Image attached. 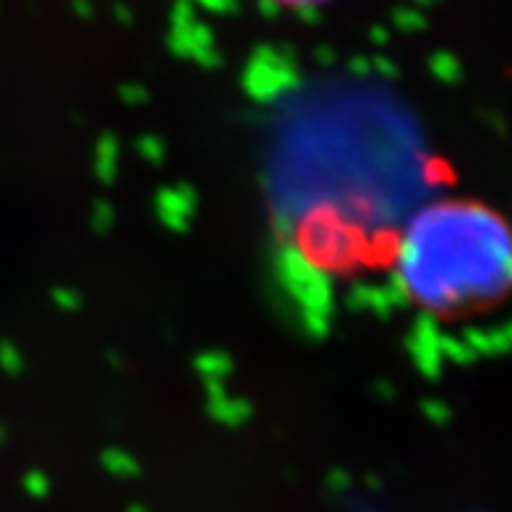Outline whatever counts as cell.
<instances>
[{
	"label": "cell",
	"mask_w": 512,
	"mask_h": 512,
	"mask_svg": "<svg viewBox=\"0 0 512 512\" xmlns=\"http://www.w3.org/2000/svg\"><path fill=\"white\" fill-rule=\"evenodd\" d=\"M395 277L437 317L494 309L512 296V225L473 199L421 207L395 243Z\"/></svg>",
	"instance_id": "1"
},
{
	"label": "cell",
	"mask_w": 512,
	"mask_h": 512,
	"mask_svg": "<svg viewBox=\"0 0 512 512\" xmlns=\"http://www.w3.org/2000/svg\"><path fill=\"white\" fill-rule=\"evenodd\" d=\"M272 6L280 8H290V11H304V8H317V6H327L330 0H267Z\"/></svg>",
	"instance_id": "2"
}]
</instances>
